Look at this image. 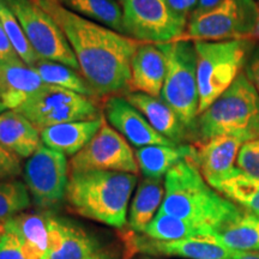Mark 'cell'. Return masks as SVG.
<instances>
[{"instance_id": "1", "label": "cell", "mask_w": 259, "mask_h": 259, "mask_svg": "<svg viewBox=\"0 0 259 259\" xmlns=\"http://www.w3.org/2000/svg\"><path fill=\"white\" fill-rule=\"evenodd\" d=\"M59 25L80 73L97 96L127 92L131 61L141 42L70 11L60 0H34Z\"/></svg>"}, {"instance_id": "2", "label": "cell", "mask_w": 259, "mask_h": 259, "mask_svg": "<svg viewBox=\"0 0 259 259\" xmlns=\"http://www.w3.org/2000/svg\"><path fill=\"white\" fill-rule=\"evenodd\" d=\"M242 210L212 189L192 160L181 161L164 177V198L158 211L186 220L213 236Z\"/></svg>"}, {"instance_id": "3", "label": "cell", "mask_w": 259, "mask_h": 259, "mask_svg": "<svg viewBox=\"0 0 259 259\" xmlns=\"http://www.w3.org/2000/svg\"><path fill=\"white\" fill-rule=\"evenodd\" d=\"M137 176L120 171L90 170L70 173L67 204L83 218L122 228Z\"/></svg>"}, {"instance_id": "4", "label": "cell", "mask_w": 259, "mask_h": 259, "mask_svg": "<svg viewBox=\"0 0 259 259\" xmlns=\"http://www.w3.org/2000/svg\"><path fill=\"white\" fill-rule=\"evenodd\" d=\"M220 136H231L244 143L259 139V94L245 72L197 118V142Z\"/></svg>"}, {"instance_id": "5", "label": "cell", "mask_w": 259, "mask_h": 259, "mask_svg": "<svg viewBox=\"0 0 259 259\" xmlns=\"http://www.w3.org/2000/svg\"><path fill=\"white\" fill-rule=\"evenodd\" d=\"M193 44L197 57L200 114L235 82L257 45L252 38L193 41Z\"/></svg>"}, {"instance_id": "6", "label": "cell", "mask_w": 259, "mask_h": 259, "mask_svg": "<svg viewBox=\"0 0 259 259\" xmlns=\"http://www.w3.org/2000/svg\"><path fill=\"white\" fill-rule=\"evenodd\" d=\"M157 45L163 52L167 67L160 99L176 112L191 135L196 136L199 93L193 41L180 38Z\"/></svg>"}, {"instance_id": "7", "label": "cell", "mask_w": 259, "mask_h": 259, "mask_svg": "<svg viewBox=\"0 0 259 259\" xmlns=\"http://www.w3.org/2000/svg\"><path fill=\"white\" fill-rule=\"evenodd\" d=\"M258 14L255 0H222L209 11L191 16L183 38L190 41L252 38Z\"/></svg>"}, {"instance_id": "8", "label": "cell", "mask_w": 259, "mask_h": 259, "mask_svg": "<svg viewBox=\"0 0 259 259\" xmlns=\"http://www.w3.org/2000/svg\"><path fill=\"white\" fill-rule=\"evenodd\" d=\"M15 111L29 119L40 132L54 125L94 120L102 115L94 99L50 84H45Z\"/></svg>"}, {"instance_id": "9", "label": "cell", "mask_w": 259, "mask_h": 259, "mask_svg": "<svg viewBox=\"0 0 259 259\" xmlns=\"http://www.w3.org/2000/svg\"><path fill=\"white\" fill-rule=\"evenodd\" d=\"M126 36L148 44H167L184 37L187 19L171 10L167 0H119Z\"/></svg>"}, {"instance_id": "10", "label": "cell", "mask_w": 259, "mask_h": 259, "mask_svg": "<svg viewBox=\"0 0 259 259\" xmlns=\"http://www.w3.org/2000/svg\"><path fill=\"white\" fill-rule=\"evenodd\" d=\"M40 59L56 61L80 72L72 48L54 19L34 0H6Z\"/></svg>"}, {"instance_id": "11", "label": "cell", "mask_w": 259, "mask_h": 259, "mask_svg": "<svg viewBox=\"0 0 259 259\" xmlns=\"http://www.w3.org/2000/svg\"><path fill=\"white\" fill-rule=\"evenodd\" d=\"M23 176L36 208L41 211H52L61 205L70 179V166L64 154L41 144L28 158Z\"/></svg>"}, {"instance_id": "12", "label": "cell", "mask_w": 259, "mask_h": 259, "mask_svg": "<svg viewBox=\"0 0 259 259\" xmlns=\"http://www.w3.org/2000/svg\"><path fill=\"white\" fill-rule=\"evenodd\" d=\"M69 166L70 173L106 170L137 176L139 171L131 145L106 119L92 141L78 154L71 157Z\"/></svg>"}, {"instance_id": "13", "label": "cell", "mask_w": 259, "mask_h": 259, "mask_svg": "<svg viewBox=\"0 0 259 259\" xmlns=\"http://www.w3.org/2000/svg\"><path fill=\"white\" fill-rule=\"evenodd\" d=\"M102 251L82 227L48 211V246L41 259H93Z\"/></svg>"}, {"instance_id": "14", "label": "cell", "mask_w": 259, "mask_h": 259, "mask_svg": "<svg viewBox=\"0 0 259 259\" xmlns=\"http://www.w3.org/2000/svg\"><path fill=\"white\" fill-rule=\"evenodd\" d=\"M105 119L128 143L138 148L149 145H176L158 134L144 115L124 96L109 95L105 101Z\"/></svg>"}, {"instance_id": "15", "label": "cell", "mask_w": 259, "mask_h": 259, "mask_svg": "<svg viewBox=\"0 0 259 259\" xmlns=\"http://www.w3.org/2000/svg\"><path fill=\"white\" fill-rule=\"evenodd\" d=\"M134 251L150 255H169L186 259H235L238 251L226 247L215 238H191L176 241H160L148 236L131 235Z\"/></svg>"}, {"instance_id": "16", "label": "cell", "mask_w": 259, "mask_h": 259, "mask_svg": "<svg viewBox=\"0 0 259 259\" xmlns=\"http://www.w3.org/2000/svg\"><path fill=\"white\" fill-rule=\"evenodd\" d=\"M166 58L157 44L141 42L131 61V78L126 93L160 97L166 78Z\"/></svg>"}, {"instance_id": "17", "label": "cell", "mask_w": 259, "mask_h": 259, "mask_svg": "<svg viewBox=\"0 0 259 259\" xmlns=\"http://www.w3.org/2000/svg\"><path fill=\"white\" fill-rule=\"evenodd\" d=\"M244 144L240 139L231 136H220L208 141L197 142L193 162L206 183L210 184L234 168L239 151Z\"/></svg>"}, {"instance_id": "18", "label": "cell", "mask_w": 259, "mask_h": 259, "mask_svg": "<svg viewBox=\"0 0 259 259\" xmlns=\"http://www.w3.org/2000/svg\"><path fill=\"white\" fill-rule=\"evenodd\" d=\"M124 97L136 109H138L149 124L158 134L179 144L191 136V132L183 124L176 112L158 97L142 93H125Z\"/></svg>"}, {"instance_id": "19", "label": "cell", "mask_w": 259, "mask_h": 259, "mask_svg": "<svg viewBox=\"0 0 259 259\" xmlns=\"http://www.w3.org/2000/svg\"><path fill=\"white\" fill-rule=\"evenodd\" d=\"M2 229L17 236L25 259H41L48 246V211L21 212L3 223Z\"/></svg>"}, {"instance_id": "20", "label": "cell", "mask_w": 259, "mask_h": 259, "mask_svg": "<svg viewBox=\"0 0 259 259\" xmlns=\"http://www.w3.org/2000/svg\"><path fill=\"white\" fill-rule=\"evenodd\" d=\"M103 121L105 115L94 120L72 121L51 126L41 131V142L65 156L72 157L92 141L101 128Z\"/></svg>"}, {"instance_id": "21", "label": "cell", "mask_w": 259, "mask_h": 259, "mask_svg": "<svg viewBox=\"0 0 259 259\" xmlns=\"http://www.w3.org/2000/svg\"><path fill=\"white\" fill-rule=\"evenodd\" d=\"M0 144L19 158H29L42 144L41 132L15 109L0 114Z\"/></svg>"}, {"instance_id": "22", "label": "cell", "mask_w": 259, "mask_h": 259, "mask_svg": "<svg viewBox=\"0 0 259 259\" xmlns=\"http://www.w3.org/2000/svg\"><path fill=\"white\" fill-rule=\"evenodd\" d=\"M0 70L5 83L3 103L8 109H17L46 84L36 71L21 58L0 64Z\"/></svg>"}, {"instance_id": "23", "label": "cell", "mask_w": 259, "mask_h": 259, "mask_svg": "<svg viewBox=\"0 0 259 259\" xmlns=\"http://www.w3.org/2000/svg\"><path fill=\"white\" fill-rule=\"evenodd\" d=\"M135 155L144 178H163L181 161H193L194 147L189 144L149 145L138 148Z\"/></svg>"}, {"instance_id": "24", "label": "cell", "mask_w": 259, "mask_h": 259, "mask_svg": "<svg viewBox=\"0 0 259 259\" xmlns=\"http://www.w3.org/2000/svg\"><path fill=\"white\" fill-rule=\"evenodd\" d=\"M209 185L225 198L259 216V178L234 167Z\"/></svg>"}, {"instance_id": "25", "label": "cell", "mask_w": 259, "mask_h": 259, "mask_svg": "<svg viewBox=\"0 0 259 259\" xmlns=\"http://www.w3.org/2000/svg\"><path fill=\"white\" fill-rule=\"evenodd\" d=\"M164 198V180L144 178L136 190L130 209L128 225L136 233H143L160 210Z\"/></svg>"}, {"instance_id": "26", "label": "cell", "mask_w": 259, "mask_h": 259, "mask_svg": "<svg viewBox=\"0 0 259 259\" xmlns=\"http://www.w3.org/2000/svg\"><path fill=\"white\" fill-rule=\"evenodd\" d=\"M213 238L233 251H259V216L244 209Z\"/></svg>"}, {"instance_id": "27", "label": "cell", "mask_w": 259, "mask_h": 259, "mask_svg": "<svg viewBox=\"0 0 259 259\" xmlns=\"http://www.w3.org/2000/svg\"><path fill=\"white\" fill-rule=\"evenodd\" d=\"M60 3L74 14L125 35L119 0H60Z\"/></svg>"}, {"instance_id": "28", "label": "cell", "mask_w": 259, "mask_h": 259, "mask_svg": "<svg viewBox=\"0 0 259 259\" xmlns=\"http://www.w3.org/2000/svg\"><path fill=\"white\" fill-rule=\"evenodd\" d=\"M31 67L36 71L38 76L46 84L71 90V92L90 97V99L97 96L94 89L82 76V73L72 67L45 59L36 61Z\"/></svg>"}, {"instance_id": "29", "label": "cell", "mask_w": 259, "mask_h": 259, "mask_svg": "<svg viewBox=\"0 0 259 259\" xmlns=\"http://www.w3.org/2000/svg\"><path fill=\"white\" fill-rule=\"evenodd\" d=\"M143 234L160 241H176L191 238H213L211 233L186 220L158 211Z\"/></svg>"}, {"instance_id": "30", "label": "cell", "mask_w": 259, "mask_h": 259, "mask_svg": "<svg viewBox=\"0 0 259 259\" xmlns=\"http://www.w3.org/2000/svg\"><path fill=\"white\" fill-rule=\"evenodd\" d=\"M0 22L6 32L10 44L14 47L17 56L29 66H32L40 60L35 51L29 44L27 35L22 28L21 23L16 17L6 0H0Z\"/></svg>"}, {"instance_id": "31", "label": "cell", "mask_w": 259, "mask_h": 259, "mask_svg": "<svg viewBox=\"0 0 259 259\" xmlns=\"http://www.w3.org/2000/svg\"><path fill=\"white\" fill-rule=\"evenodd\" d=\"M31 198L24 183L16 179H0V227L12 216L24 212Z\"/></svg>"}, {"instance_id": "32", "label": "cell", "mask_w": 259, "mask_h": 259, "mask_svg": "<svg viewBox=\"0 0 259 259\" xmlns=\"http://www.w3.org/2000/svg\"><path fill=\"white\" fill-rule=\"evenodd\" d=\"M236 163L246 173L259 178V139L242 144Z\"/></svg>"}, {"instance_id": "33", "label": "cell", "mask_w": 259, "mask_h": 259, "mask_svg": "<svg viewBox=\"0 0 259 259\" xmlns=\"http://www.w3.org/2000/svg\"><path fill=\"white\" fill-rule=\"evenodd\" d=\"M22 170L21 158L0 144V179H16Z\"/></svg>"}, {"instance_id": "34", "label": "cell", "mask_w": 259, "mask_h": 259, "mask_svg": "<svg viewBox=\"0 0 259 259\" xmlns=\"http://www.w3.org/2000/svg\"><path fill=\"white\" fill-rule=\"evenodd\" d=\"M0 259H25L17 236L2 228H0Z\"/></svg>"}, {"instance_id": "35", "label": "cell", "mask_w": 259, "mask_h": 259, "mask_svg": "<svg viewBox=\"0 0 259 259\" xmlns=\"http://www.w3.org/2000/svg\"><path fill=\"white\" fill-rule=\"evenodd\" d=\"M245 74L259 94V45L254 47L245 65Z\"/></svg>"}, {"instance_id": "36", "label": "cell", "mask_w": 259, "mask_h": 259, "mask_svg": "<svg viewBox=\"0 0 259 259\" xmlns=\"http://www.w3.org/2000/svg\"><path fill=\"white\" fill-rule=\"evenodd\" d=\"M167 2L177 15L187 21H189V16L193 14L198 5V0H167Z\"/></svg>"}, {"instance_id": "37", "label": "cell", "mask_w": 259, "mask_h": 259, "mask_svg": "<svg viewBox=\"0 0 259 259\" xmlns=\"http://www.w3.org/2000/svg\"><path fill=\"white\" fill-rule=\"evenodd\" d=\"M16 58H19L16 53L14 47L10 44L6 32L3 28L2 22H0V64L8 63L10 60H14Z\"/></svg>"}, {"instance_id": "38", "label": "cell", "mask_w": 259, "mask_h": 259, "mask_svg": "<svg viewBox=\"0 0 259 259\" xmlns=\"http://www.w3.org/2000/svg\"><path fill=\"white\" fill-rule=\"evenodd\" d=\"M222 0H198V5H197V8L193 11L192 15H199V14H203V12H205V11H209V10L215 8V6L220 4Z\"/></svg>"}, {"instance_id": "39", "label": "cell", "mask_w": 259, "mask_h": 259, "mask_svg": "<svg viewBox=\"0 0 259 259\" xmlns=\"http://www.w3.org/2000/svg\"><path fill=\"white\" fill-rule=\"evenodd\" d=\"M235 259H259V253H252V252H239Z\"/></svg>"}, {"instance_id": "40", "label": "cell", "mask_w": 259, "mask_h": 259, "mask_svg": "<svg viewBox=\"0 0 259 259\" xmlns=\"http://www.w3.org/2000/svg\"><path fill=\"white\" fill-rule=\"evenodd\" d=\"M5 96V83H4V78H3V73L2 70H0V101L3 102V99Z\"/></svg>"}, {"instance_id": "41", "label": "cell", "mask_w": 259, "mask_h": 259, "mask_svg": "<svg viewBox=\"0 0 259 259\" xmlns=\"http://www.w3.org/2000/svg\"><path fill=\"white\" fill-rule=\"evenodd\" d=\"M252 40L254 41H259V14H258V19H257V24H255V29L253 32V36H252Z\"/></svg>"}, {"instance_id": "42", "label": "cell", "mask_w": 259, "mask_h": 259, "mask_svg": "<svg viewBox=\"0 0 259 259\" xmlns=\"http://www.w3.org/2000/svg\"><path fill=\"white\" fill-rule=\"evenodd\" d=\"M93 259H112V257H111V255H109L108 253H107V252L102 251L101 253L97 254L96 257H95V258H93Z\"/></svg>"}, {"instance_id": "43", "label": "cell", "mask_w": 259, "mask_h": 259, "mask_svg": "<svg viewBox=\"0 0 259 259\" xmlns=\"http://www.w3.org/2000/svg\"><path fill=\"white\" fill-rule=\"evenodd\" d=\"M6 109H8V108H6V107H5V105H4V103H3L2 101H0V114H2V113H3V112H5V111H6Z\"/></svg>"}]
</instances>
